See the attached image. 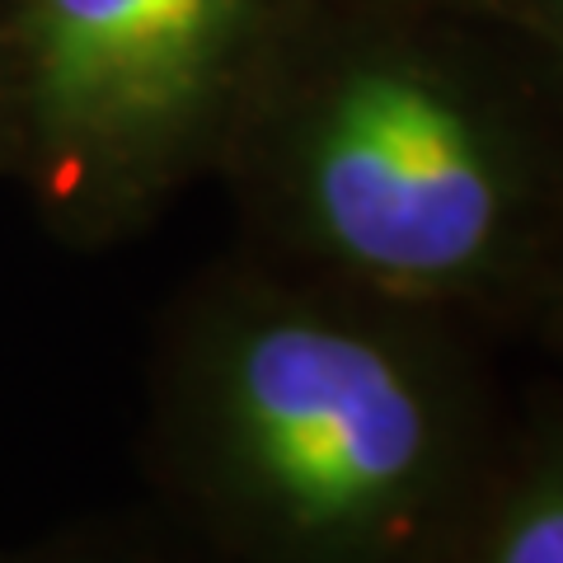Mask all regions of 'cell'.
Segmentation results:
<instances>
[{"mask_svg": "<svg viewBox=\"0 0 563 563\" xmlns=\"http://www.w3.org/2000/svg\"><path fill=\"white\" fill-rule=\"evenodd\" d=\"M217 174L254 258L409 314L512 287L559 192L521 80L432 0H314Z\"/></svg>", "mask_w": 563, "mask_h": 563, "instance_id": "2", "label": "cell"}, {"mask_svg": "<svg viewBox=\"0 0 563 563\" xmlns=\"http://www.w3.org/2000/svg\"><path fill=\"white\" fill-rule=\"evenodd\" d=\"M470 563H563V446L544 451L503 493Z\"/></svg>", "mask_w": 563, "mask_h": 563, "instance_id": "4", "label": "cell"}, {"mask_svg": "<svg viewBox=\"0 0 563 563\" xmlns=\"http://www.w3.org/2000/svg\"><path fill=\"white\" fill-rule=\"evenodd\" d=\"M314 0H0V184L70 250L136 240L221 169Z\"/></svg>", "mask_w": 563, "mask_h": 563, "instance_id": "3", "label": "cell"}, {"mask_svg": "<svg viewBox=\"0 0 563 563\" xmlns=\"http://www.w3.org/2000/svg\"><path fill=\"white\" fill-rule=\"evenodd\" d=\"M493 20L517 33L536 57L550 66V76L563 80V0H474Z\"/></svg>", "mask_w": 563, "mask_h": 563, "instance_id": "5", "label": "cell"}, {"mask_svg": "<svg viewBox=\"0 0 563 563\" xmlns=\"http://www.w3.org/2000/svg\"><path fill=\"white\" fill-rule=\"evenodd\" d=\"M151 451L225 563H422L461 507L470 413L409 310L244 254L169 310Z\"/></svg>", "mask_w": 563, "mask_h": 563, "instance_id": "1", "label": "cell"}, {"mask_svg": "<svg viewBox=\"0 0 563 563\" xmlns=\"http://www.w3.org/2000/svg\"><path fill=\"white\" fill-rule=\"evenodd\" d=\"M0 563H132L95 540H43V544H0Z\"/></svg>", "mask_w": 563, "mask_h": 563, "instance_id": "6", "label": "cell"}]
</instances>
